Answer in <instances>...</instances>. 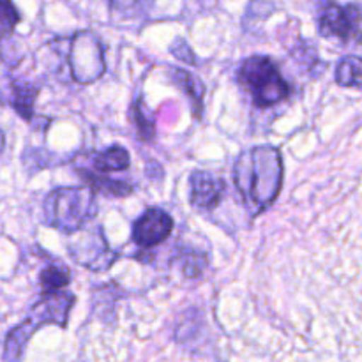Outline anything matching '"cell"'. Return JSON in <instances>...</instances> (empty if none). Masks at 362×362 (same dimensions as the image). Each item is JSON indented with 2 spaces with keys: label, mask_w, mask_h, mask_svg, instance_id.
<instances>
[{
  "label": "cell",
  "mask_w": 362,
  "mask_h": 362,
  "mask_svg": "<svg viewBox=\"0 0 362 362\" xmlns=\"http://www.w3.org/2000/svg\"><path fill=\"white\" fill-rule=\"evenodd\" d=\"M318 32L324 37L362 42V4H343L336 0H317Z\"/></svg>",
  "instance_id": "obj_6"
},
{
  "label": "cell",
  "mask_w": 362,
  "mask_h": 362,
  "mask_svg": "<svg viewBox=\"0 0 362 362\" xmlns=\"http://www.w3.org/2000/svg\"><path fill=\"white\" fill-rule=\"evenodd\" d=\"M239 83L250 92L251 101L258 108H271L290 95V85L278 64L265 55H251L240 64Z\"/></svg>",
  "instance_id": "obj_5"
},
{
  "label": "cell",
  "mask_w": 362,
  "mask_h": 362,
  "mask_svg": "<svg viewBox=\"0 0 362 362\" xmlns=\"http://www.w3.org/2000/svg\"><path fill=\"white\" fill-rule=\"evenodd\" d=\"M23 53H20L18 46L13 41V32L4 30L0 34V59L7 64V66H16L20 64Z\"/></svg>",
  "instance_id": "obj_18"
},
{
  "label": "cell",
  "mask_w": 362,
  "mask_h": 362,
  "mask_svg": "<svg viewBox=\"0 0 362 362\" xmlns=\"http://www.w3.org/2000/svg\"><path fill=\"white\" fill-rule=\"evenodd\" d=\"M69 255L74 262L92 271H106L117 260V253L110 250L101 228L85 232L81 239L71 244Z\"/></svg>",
  "instance_id": "obj_7"
},
{
  "label": "cell",
  "mask_w": 362,
  "mask_h": 362,
  "mask_svg": "<svg viewBox=\"0 0 362 362\" xmlns=\"http://www.w3.org/2000/svg\"><path fill=\"white\" fill-rule=\"evenodd\" d=\"M4 147H6V134H4V131L0 129V154H2Z\"/></svg>",
  "instance_id": "obj_22"
},
{
  "label": "cell",
  "mask_w": 362,
  "mask_h": 362,
  "mask_svg": "<svg viewBox=\"0 0 362 362\" xmlns=\"http://www.w3.org/2000/svg\"><path fill=\"white\" fill-rule=\"evenodd\" d=\"M49 46L57 55H60L67 66V74L76 83H92L105 74V48L94 32H76L71 37L55 39Z\"/></svg>",
  "instance_id": "obj_4"
},
{
  "label": "cell",
  "mask_w": 362,
  "mask_h": 362,
  "mask_svg": "<svg viewBox=\"0 0 362 362\" xmlns=\"http://www.w3.org/2000/svg\"><path fill=\"white\" fill-rule=\"evenodd\" d=\"M20 21L21 14L13 0H0V25L4 27V30L13 32Z\"/></svg>",
  "instance_id": "obj_19"
},
{
  "label": "cell",
  "mask_w": 362,
  "mask_h": 362,
  "mask_svg": "<svg viewBox=\"0 0 362 362\" xmlns=\"http://www.w3.org/2000/svg\"><path fill=\"white\" fill-rule=\"evenodd\" d=\"M173 232V219L166 211L158 207H151L134 221L133 225V243L138 247H154L165 243Z\"/></svg>",
  "instance_id": "obj_8"
},
{
  "label": "cell",
  "mask_w": 362,
  "mask_h": 362,
  "mask_svg": "<svg viewBox=\"0 0 362 362\" xmlns=\"http://www.w3.org/2000/svg\"><path fill=\"white\" fill-rule=\"evenodd\" d=\"M46 223L62 233H76L98 214L94 191L88 186L57 187L42 204Z\"/></svg>",
  "instance_id": "obj_3"
},
{
  "label": "cell",
  "mask_w": 362,
  "mask_h": 362,
  "mask_svg": "<svg viewBox=\"0 0 362 362\" xmlns=\"http://www.w3.org/2000/svg\"><path fill=\"white\" fill-rule=\"evenodd\" d=\"M226 189L225 180L212 175L211 172L197 170L189 177V202L200 211H211L223 200Z\"/></svg>",
  "instance_id": "obj_9"
},
{
  "label": "cell",
  "mask_w": 362,
  "mask_h": 362,
  "mask_svg": "<svg viewBox=\"0 0 362 362\" xmlns=\"http://www.w3.org/2000/svg\"><path fill=\"white\" fill-rule=\"evenodd\" d=\"M78 175L87 182V186L90 187L92 191L106 194V197H129L134 191L133 184L126 182V180L110 179V177L99 175L94 170L78 168Z\"/></svg>",
  "instance_id": "obj_10"
},
{
  "label": "cell",
  "mask_w": 362,
  "mask_h": 362,
  "mask_svg": "<svg viewBox=\"0 0 362 362\" xmlns=\"http://www.w3.org/2000/svg\"><path fill=\"white\" fill-rule=\"evenodd\" d=\"M175 260L179 262V267L182 271V274L191 279L202 276V272L207 267V257L204 253H198V251L193 250L180 251V253H177Z\"/></svg>",
  "instance_id": "obj_16"
},
{
  "label": "cell",
  "mask_w": 362,
  "mask_h": 362,
  "mask_svg": "<svg viewBox=\"0 0 362 362\" xmlns=\"http://www.w3.org/2000/svg\"><path fill=\"white\" fill-rule=\"evenodd\" d=\"M74 296L69 292H57L52 296H42V299L35 304L21 324L11 329L4 343V361L18 362L25 352V346L30 341L32 336L42 325H59L66 327L69 318L71 308L74 306Z\"/></svg>",
  "instance_id": "obj_2"
},
{
  "label": "cell",
  "mask_w": 362,
  "mask_h": 362,
  "mask_svg": "<svg viewBox=\"0 0 362 362\" xmlns=\"http://www.w3.org/2000/svg\"><path fill=\"white\" fill-rule=\"evenodd\" d=\"M71 281L69 269L62 264H52L45 267L39 274V286H41L42 296H52V293L62 292Z\"/></svg>",
  "instance_id": "obj_14"
},
{
  "label": "cell",
  "mask_w": 362,
  "mask_h": 362,
  "mask_svg": "<svg viewBox=\"0 0 362 362\" xmlns=\"http://www.w3.org/2000/svg\"><path fill=\"white\" fill-rule=\"evenodd\" d=\"M172 80L175 81L177 87L187 95V99L191 101V106H193V112L197 113V117H200L202 110H204V94H205V87L200 81V78L194 76L193 73H189V71L186 69H173Z\"/></svg>",
  "instance_id": "obj_13"
},
{
  "label": "cell",
  "mask_w": 362,
  "mask_h": 362,
  "mask_svg": "<svg viewBox=\"0 0 362 362\" xmlns=\"http://www.w3.org/2000/svg\"><path fill=\"white\" fill-rule=\"evenodd\" d=\"M170 49H172L173 57H175V59H179L180 62L189 64V66H193V64L197 62V59H194V53L191 52L189 45H187L184 39H177V41L170 46Z\"/></svg>",
  "instance_id": "obj_21"
},
{
  "label": "cell",
  "mask_w": 362,
  "mask_h": 362,
  "mask_svg": "<svg viewBox=\"0 0 362 362\" xmlns=\"http://www.w3.org/2000/svg\"><path fill=\"white\" fill-rule=\"evenodd\" d=\"M334 78L341 87L362 88V57L349 55L339 60Z\"/></svg>",
  "instance_id": "obj_15"
},
{
  "label": "cell",
  "mask_w": 362,
  "mask_h": 362,
  "mask_svg": "<svg viewBox=\"0 0 362 362\" xmlns=\"http://www.w3.org/2000/svg\"><path fill=\"white\" fill-rule=\"evenodd\" d=\"M11 105L16 110L18 115L25 120H32L34 117V105L39 95L37 85L27 83V81L13 80L11 83Z\"/></svg>",
  "instance_id": "obj_12"
},
{
  "label": "cell",
  "mask_w": 362,
  "mask_h": 362,
  "mask_svg": "<svg viewBox=\"0 0 362 362\" xmlns=\"http://www.w3.org/2000/svg\"><path fill=\"white\" fill-rule=\"evenodd\" d=\"M92 170L98 173H108V172H122L131 165L129 152L120 145H113V147L105 148L101 152H95L92 156Z\"/></svg>",
  "instance_id": "obj_11"
},
{
  "label": "cell",
  "mask_w": 362,
  "mask_h": 362,
  "mask_svg": "<svg viewBox=\"0 0 362 362\" xmlns=\"http://www.w3.org/2000/svg\"><path fill=\"white\" fill-rule=\"evenodd\" d=\"M283 158L279 148L258 145L247 148L233 165V182L251 216L267 211L283 187Z\"/></svg>",
  "instance_id": "obj_1"
},
{
  "label": "cell",
  "mask_w": 362,
  "mask_h": 362,
  "mask_svg": "<svg viewBox=\"0 0 362 362\" xmlns=\"http://www.w3.org/2000/svg\"><path fill=\"white\" fill-rule=\"evenodd\" d=\"M133 115H134V124H136V131L141 136V140L144 141L154 140V134H156L154 120H152V117L147 113L144 103L138 101L136 105H134Z\"/></svg>",
  "instance_id": "obj_17"
},
{
  "label": "cell",
  "mask_w": 362,
  "mask_h": 362,
  "mask_svg": "<svg viewBox=\"0 0 362 362\" xmlns=\"http://www.w3.org/2000/svg\"><path fill=\"white\" fill-rule=\"evenodd\" d=\"M152 2L154 0H108L112 9L119 11V13H136V11H144Z\"/></svg>",
  "instance_id": "obj_20"
}]
</instances>
